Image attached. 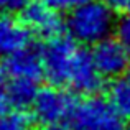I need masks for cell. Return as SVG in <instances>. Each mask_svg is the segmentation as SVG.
Here are the masks:
<instances>
[{"label": "cell", "mask_w": 130, "mask_h": 130, "mask_svg": "<svg viewBox=\"0 0 130 130\" xmlns=\"http://www.w3.org/2000/svg\"><path fill=\"white\" fill-rule=\"evenodd\" d=\"M33 0H0V15L22 13Z\"/></svg>", "instance_id": "obj_14"}, {"label": "cell", "mask_w": 130, "mask_h": 130, "mask_svg": "<svg viewBox=\"0 0 130 130\" xmlns=\"http://www.w3.org/2000/svg\"><path fill=\"white\" fill-rule=\"evenodd\" d=\"M7 73L5 69H0V94H3L5 92V86H7Z\"/></svg>", "instance_id": "obj_17"}, {"label": "cell", "mask_w": 130, "mask_h": 130, "mask_svg": "<svg viewBox=\"0 0 130 130\" xmlns=\"http://www.w3.org/2000/svg\"><path fill=\"white\" fill-rule=\"evenodd\" d=\"M102 79L104 76L95 66L91 51L77 50L66 87L81 95H95L102 87Z\"/></svg>", "instance_id": "obj_7"}, {"label": "cell", "mask_w": 130, "mask_h": 130, "mask_svg": "<svg viewBox=\"0 0 130 130\" xmlns=\"http://www.w3.org/2000/svg\"><path fill=\"white\" fill-rule=\"evenodd\" d=\"M115 36H117L125 46L130 48V2L124 8V15L117 20V25H115Z\"/></svg>", "instance_id": "obj_13"}, {"label": "cell", "mask_w": 130, "mask_h": 130, "mask_svg": "<svg viewBox=\"0 0 130 130\" xmlns=\"http://www.w3.org/2000/svg\"><path fill=\"white\" fill-rule=\"evenodd\" d=\"M46 3L53 5L54 8H58L59 12H71L73 8H76L77 5H81L86 0H44Z\"/></svg>", "instance_id": "obj_15"}, {"label": "cell", "mask_w": 130, "mask_h": 130, "mask_svg": "<svg viewBox=\"0 0 130 130\" xmlns=\"http://www.w3.org/2000/svg\"><path fill=\"white\" fill-rule=\"evenodd\" d=\"M128 130H130V128H128Z\"/></svg>", "instance_id": "obj_19"}, {"label": "cell", "mask_w": 130, "mask_h": 130, "mask_svg": "<svg viewBox=\"0 0 130 130\" xmlns=\"http://www.w3.org/2000/svg\"><path fill=\"white\" fill-rule=\"evenodd\" d=\"M22 20L31 35L43 40L61 35L63 28L66 26V22L61 18V12L44 0H33L22 12Z\"/></svg>", "instance_id": "obj_6"}, {"label": "cell", "mask_w": 130, "mask_h": 130, "mask_svg": "<svg viewBox=\"0 0 130 130\" xmlns=\"http://www.w3.org/2000/svg\"><path fill=\"white\" fill-rule=\"evenodd\" d=\"M105 2H107L109 5H112L115 10H124L125 7L128 5L130 0H105Z\"/></svg>", "instance_id": "obj_16"}, {"label": "cell", "mask_w": 130, "mask_h": 130, "mask_svg": "<svg viewBox=\"0 0 130 130\" xmlns=\"http://www.w3.org/2000/svg\"><path fill=\"white\" fill-rule=\"evenodd\" d=\"M3 69L8 77H25V79L40 81L41 77H44L41 50H36L30 44L25 50L5 58Z\"/></svg>", "instance_id": "obj_8"}, {"label": "cell", "mask_w": 130, "mask_h": 130, "mask_svg": "<svg viewBox=\"0 0 130 130\" xmlns=\"http://www.w3.org/2000/svg\"><path fill=\"white\" fill-rule=\"evenodd\" d=\"M0 130H31V117L25 110H8L0 117Z\"/></svg>", "instance_id": "obj_12"}, {"label": "cell", "mask_w": 130, "mask_h": 130, "mask_svg": "<svg viewBox=\"0 0 130 130\" xmlns=\"http://www.w3.org/2000/svg\"><path fill=\"white\" fill-rule=\"evenodd\" d=\"M115 8L105 0H86L68 12L66 18L68 35L84 46H94L109 38L115 31Z\"/></svg>", "instance_id": "obj_1"}, {"label": "cell", "mask_w": 130, "mask_h": 130, "mask_svg": "<svg viewBox=\"0 0 130 130\" xmlns=\"http://www.w3.org/2000/svg\"><path fill=\"white\" fill-rule=\"evenodd\" d=\"M41 130H73L71 127H66L63 124H54V125H43Z\"/></svg>", "instance_id": "obj_18"}, {"label": "cell", "mask_w": 130, "mask_h": 130, "mask_svg": "<svg viewBox=\"0 0 130 130\" xmlns=\"http://www.w3.org/2000/svg\"><path fill=\"white\" fill-rule=\"evenodd\" d=\"M77 50V41L69 35H58L46 40V44L41 48L44 79L54 86H68Z\"/></svg>", "instance_id": "obj_3"}, {"label": "cell", "mask_w": 130, "mask_h": 130, "mask_svg": "<svg viewBox=\"0 0 130 130\" xmlns=\"http://www.w3.org/2000/svg\"><path fill=\"white\" fill-rule=\"evenodd\" d=\"M31 44V31L23 20L13 15H0V56L8 58Z\"/></svg>", "instance_id": "obj_9"}, {"label": "cell", "mask_w": 130, "mask_h": 130, "mask_svg": "<svg viewBox=\"0 0 130 130\" xmlns=\"http://www.w3.org/2000/svg\"><path fill=\"white\" fill-rule=\"evenodd\" d=\"M76 102L73 92L63 89V86L51 84L48 87H41L31 105L33 117L41 125L64 124L69 120Z\"/></svg>", "instance_id": "obj_4"}, {"label": "cell", "mask_w": 130, "mask_h": 130, "mask_svg": "<svg viewBox=\"0 0 130 130\" xmlns=\"http://www.w3.org/2000/svg\"><path fill=\"white\" fill-rule=\"evenodd\" d=\"M68 122L73 130H125L124 119L107 99L97 95H84L77 101Z\"/></svg>", "instance_id": "obj_2"}, {"label": "cell", "mask_w": 130, "mask_h": 130, "mask_svg": "<svg viewBox=\"0 0 130 130\" xmlns=\"http://www.w3.org/2000/svg\"><path fill=\"white\" fill-rule=\"evenodd\" d=\"M91 54L101 74L107 79L125 74L130 69V48L115 36L102 40L91 46Z\"/></svg>", "instance_id": "obj_5"}, {"label": "cell", "mask_w": 130, "mask_h": 130, "mask_svg": "<svg viewBox=\"0 0 130 130\" xmlns=\"http://www.w3.org/2000/svg\"><path fill=\"white\" fill-rule=\"evenodd\" d=\"M107 101L122 119H130V71L112 79L107 87Z\"/></svg>", "instance_id": "obj_11"}, {"label": "cell", "mask_w": 130, "mask_h": 130, "mask_svg": "<svg viewBox=\"0 0 130 130\" xmlns=\"http://www.w3.org/2000/svg\"><path fill=\"white\" fill-rule=\"evenodd\" d=\"M38 83L40 81L25 79V77H8L5 86V95L10 102V107L20 110L31 107L40 91Z\"/></svg>", "instance_id": "obj_10"}]
</instances>
